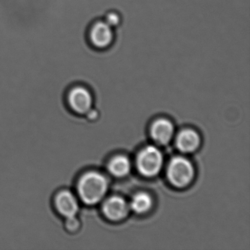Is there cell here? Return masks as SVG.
<instances>
[{"label":"cell","mask_w":250,"mask_h":250,"mask_svg":"<svg viewBox=\"0 0 250 250\" xmlns=\"http://www.w3.org/2000/svg\"><path fill=\"white\" fill-rule=\"evenodd\" d=\"M194 176V167L189 161L183 157H175L171 160L167 168V177L172 185L179 188L187 187Z\"/></svg>","instance_id":"7a4b0ae2"},{"label":"cell","mask_w":250,"mask_h":250,"mask_svg":"<svg viewBox=\"0 0 250 250\" xmlns=\"http://www.w3.org/2000/svg\"><path fill=\"white\" fill-rule=\"evenodd\" d=\"M174 133V127L170 121L165 119L158 120L152 125V138L157 144L164 145L169 143Z\"/></svg>","instance_id":"ba28073f"},{"label":"cell","mask_w":250,"mask_h":250,"mask_svg":"<svg viewBox=\"0 0 250 250\" xmlns=\"http://www.w3.org/2000/svg\"><path fill=\"white\" fill-rule=\"evenodd\" d=\"M102 209L108 219L117 222L126 217L129 207L122 197H112L105 201Z\"/></svg>","instance_id":"52a82bcc"},{"label":"cell","mask_w":250,"mask_h":250,"mask_svg":"<svg viewBox=\"0 0 250 250\" xmlns=\"http://www.w3.org/2000/svg\"><path fill=\"white\" fill-rule=\"evenodd\" d=\"M84 115L89 121H95L99 118V112L92 108Z\"/></svg>","instance_id":"5bb4252c"},{"label":"cell","mask_w":250,"mask_h":250,"mask_svg":"<svg viewBox=\"0 0 250 250\" xmlns=\"http://www.w3.org/2000/svg\"><path fill=\"white\" fill-rule=\"evenodd\" d=\"M137 165L142 175L146 177L155 176L162 169L163 155L157 147L147 146L139 154Z\"/></svg>","instance_id":"3957f363"},{"label":"cell","mask_w":250,"mask_h":250,"mask_svg":"<svg viewBox=\"0 0 250 250\" xmlns=\"http://www.w3.org/2000/svg\"><path fill=\"white\" fill-rule=\"evenodd\" d=\"M91 92L83 85H76L68 90L67 104L70 109L78 115H85L93 106Z\"/></svg>","instance_id":"8992f818"},{"label":"cell","mask_w":250,"mask_h":250,"mask_svg":"<svg viewBox=\"0 0 250 250\" xmlns=\"http://www.w3.org/2000/svg\"><path fill=\"white\" fill-rule=\"evenodd\" d=\"M108 182L102 174L89 171L83 174L76 184L77 195L80 201L87 206L97 204L107 192Z\"/></svg>","instance_id":"6da1fadb"},{"label":"cell","mask_w":250,"mask_h":250,"mask_svg":"<svg viewBox=\"0 0 250 250\" xmlns=\"http://www.w3.org/2000/svg\"><path fill=\"white\" fill-rule=\"evenodd\" d=\"M104 21L112 28L118 27L121 23V16L115 11H108L105 15Z\"/></svg>","instance_id":"4fadbf2b"},{"label":"cell","mask_w":250,"mask_h":250,"mask_svg":"<svg viewBox=\"0 0 250 250\" xmlns=\"http://www.w3.org/2000/svg\"><path fill=\"white\" fill-rule=\"evenodd\" d=\"M89 42L97 50H106L111 47L115 41L114 29L104 20L95 21L88 30Z\"/></svg>","instance_id":"277c9868"},{"label":"cell","mask_w":250,"mask_h":250,"mask_svg":"<svg viewBox=\"0 0 250 250\" xmlns=\"http://www.w3.org/2000/svg\"><path fill=\"white\" fill-rule=\"evenodd\" d=\"M131 167V162L128 158L118 156L111 161L109 165V171L114 176L121 178L129 173Z\"/></svg>","instance_id":"30bf717a"},{"label":"cell","mask_w":250,"mask_h":250,"mask_svg":"<svg viewBox=\"0 0 250 250\" xmlns=\"http://www.w3.org/2000/svg\"><path fill=\"white\" fill-rule=\"evenodd\" d=\"M153 200L147 193H138L133 197L130 208L137 213H145L151 208Z\"/></svg>","instance_id":"8fae6325"},{"label":"cell","mask_w":250,"mask_h":250,"mask_svg":"<svg viewBox=\"0 0 250 250\" xmlns=\"http://www.w3.org/2000/svg\"><path fill=\"white\" fill-rule=\"evenodd\" d=\"M63 227L66 232L74 235V234L80 232L81 229V221L77 217V216L66 218V219H64Z\"/></svg>","instance_id":"7c38bea8"},{"label":"cell","mask_w":250,"mask_h":250,"mask_svg":"<svg viewBox=\"0 0 250 250\" xmlns=\"http://www.w3.org/2000/svg\"><path fill=\"white\" fill-rule=\"evenodd\" d=\"M200 144V136L193 130H184L177 137V147L184 153L194 151L198 148Z\"/></svg>","instance_id":"9c48e42d"},{"label":"cell","mask_w":250,"mask_h":250,"mask_svg":"<svg viewBox=\"0 0 250 250\" xmlns=\"http://www.w3.org/2000/svg\"><path fill=\"white\" fill-rule=\"evenodd\" d=\"M53 206L57 213L63 219L72 217L77 216L80 212V199L71 190L62 188L54 196Z\"/></svg>","instance_id":"5b68a950"}]
</instances>
